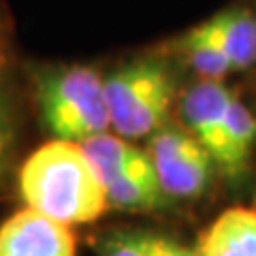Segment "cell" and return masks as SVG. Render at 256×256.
<instances>
[{
    "label": "cell",
    "instance_id": "3957f363",
    "mask_svg": "<svg viewBox=\"0 0 256 256\" xmlns=\"http://www.w3.org/2000/svg\"><path fill=\"white\" fill-rule=\"evenodd\" d=\"M111 126L128 139L146 137L164 124L173 100V82L158 62H134L105 82Z\"/></svg>",
    "mask_w": 256,
    "mask_h": 256
},
{
    "label": "cell",
    "instance_id": "5b68a950",
    "mask_svg": "<svg viewBox=\"0 0 256 256\" xmlns=\"http://www.w3.org/2000/svg\"><path fill=\"white\" fill-rule=\"evenodd\" d=\"M235 96L222 82H198L184 96L182 114L188 128L201 146L210 152L212 158L220 154L224 141L228 107Z\"/></svg>",
    "mask_w": 256,
    "mask_h": 256
},
{
    "label": "cell",
    "instance_id": "4fadbf2b",
    "mask_svg": "<svg viewBox=\"0 0 256 256\" xmlns=\"http://www.w3.org/2000/svg\"><path fill=\"white\" fill-rule=\"evenodd\" d=\"M164 239L146 233H111L100 242V256H160Z\"/></svg>",
    "mask_w": 256,
    "mask_h": 256
},
{
    "label": "cell",
    "instance_id": "7c38bea8",
    "mask_svg": "<svg viewBox=\"0 0 256 256\" xmlns=\"http://www.w3.org/2000/svg\"><path fill=\"white\" fill-rule=\"evenodd\" d=\"M184 52H186L188 64L207 82H220L222 77H226L233 70L226 54L222 52L218 38L214 34L210 22L188 32L186 38H184Z\"/></svg>",
    "mask_w": 256,
    "mask_h": 256
},
{
    "label": "cell",
    "instance_id": "8992f818",
    "mask_svg": "<svg viewBox=\"0 0 256 256\" xmlns=\"http://www.w3.org/2000/svg\"><path fill=\"white\" fill-rule=\"evenodd\" d=\"M198 256H256V210H226L201 237Z\"/></svg>",
    "mask_w": 256,
    "mask_h": 256
},
{
    "label": "cell",
    "instance_id": "7a4b0ae2",
    "mask_svg": "<svg viewBox=\"0 0 256 256\" xmlns=\"http://www.w3.org/2000/svg\"><path fill=\"white\" fill-rule=\"evenodd\" d=\"M38 100L50 130L62 141L82 143L111 126L105 82L86 66L58 68L38 82Z\"/></svg>",
    "mask_w": 256,
    "mask_h": 256
},
{
    "label": "cell",
    "instance_id": "ba28073f",
    "mask_svg": "<svg viewBox=\"0 0 256 256\" xmlns=\"http://www.w3.org/2000/svg\"><path fill=\"white\" fill-rule=\"evenodd\" d=\"M84 150V154L92 162L94 171L98 173L100 182L109 188L111 184L118 180L126 178L128 173H132L137 166H141L146 160H150V154L132 148L130 143H126L111 134H96L79 143Z\"/></svg>",
    "mask_w": 256,
    "mask_h": 256
},
{
    "label": "cell",
    "instance_id": "5bb4252c",
    "mask_svg": "<svg viewBox=\"0 0 256 256\" xmlns=\"http://www.w3.org/2000/svg\"><path fill=\"white\" fill-rule=\"evenodd\" d=\"M11 143H13V118H11L4 94L0 90V171H2V166H4Z\"/></svg>",
    "mask_w": 256,
    "mask_h": 256
},
{
    "label": "cell",
    "instance_id": "30bf717a",
    "mask_svg": "<svg viewBox=\"0 0 256 256\" xmlns=\"http://www.w3.org/2000/svg\"><path fill=\"white\" fill-rule=\"evenodd\" d=\"M230 68L244 70L256 62V20L246 9H228L210 20Z\"/></svg>",
    "mask_w": 256,
    "mask_h": 256
},
{
    "label": "cell",
    "instance_id": "52a82bcc",
    "mask_svg": "<svg viewBox=\"0 0 256 256\" xmlns=\"http://www.w3.org/2000/svg\"><path fill=\"white\" fill-rule=\"evenodd\" d=\"M160 186L169 198H192L207 188L212 178V154L201 143L178 156L154 162Z\"/></svg>",
    "mask_w": 256,
    "mask_h": 256
},
{
    "label": "cell",
    "instance_id": "9c48e42d",
    "mask_svg": "<svg viewBox=\"0 0 256 256\" xmlns=\"http://www.w3.org/2000/svg\"><path fill=\"white\" fill-rule=\"evenodd\" d=\"M107 198L109 207L124 212H152L169 203V196L160 186L152 158L137 166L132 173H128L126 178L111 184L107 188Z\"/></svg>",
    "mask_w": 256,
    "mask_h": 256
},
{
    "label": "cell",
    "instance_id": "277c9868",
    "mask_svg": "<svg viewBox=\"0 0 256 256\" xmlns=\"http://www.w3.org/2000/svg\"><path fill=\"white\" fill-rule=\"evenodd\" d=\"M0 256H75V237L66 224L26 207L0 228Z\"/></svg>",
    "mask_w": 256,
    "mask_h": 256
},
{
    "label": "cell",
    "instance_id": "6da1fadb",
    "mask_svg": "<svg viewBox=\"0 0 256 256\" xmlns=\"http://www.w3.org/2000/svg\"><path fill=\"white\" fill-rule=\"evenodd\" d=\"M20 190L30 210L66 226L94 222L109 210L105 184L73 141L38 148L22 166Z\"/></svg>",
    "mask_w": 256,
    "mask_h": 256
},
{
    "label": "cell",
    "instance_id": "8fae6325",
    "mask_svg": "<svg viewBox=\"0 0 256 256\" xmlns=\"http://www.w3.org/2000/svg\"><path fill=\"white\" fill-rule=\"evenodd\" d=\"M254 139H256V120L252 111L239 98H233L228 107L226 126H224L222 150L216 156V162L222 166L224 173L230 175V178H237V175L246 171Z\"/></svg>",
    "mask_w": 256,
    "mask_h": 256
}]
</instances>
